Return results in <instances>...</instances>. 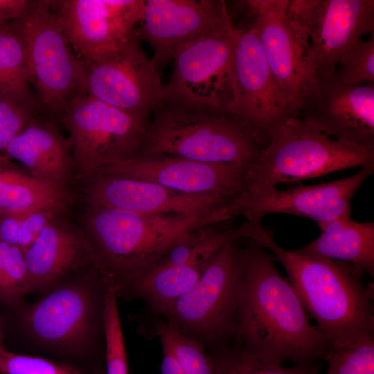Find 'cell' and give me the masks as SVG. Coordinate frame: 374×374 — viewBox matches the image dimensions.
<instances>
[{"mask_svg": "<svg viewBox=\"0 0 374 374\" xmlns=\"http://www.w3.org/2000/svg\"><path fill=\"white\" fill-rule=\"evenodd\" d=\"M118 299L113 283L107 280L104 315L106 374H128L127 353L119 316Z\"/></svg>", "mask_w": 374, "mask_h": 374, "instance_id": "cell-29", "label": "cell"}, {"mask_svg": "<svg viewBox=\"0 0 374 374\" xmlns=\"http://www.w3.org/2000/svg\"><path fill=\"white\" fill-rule=\"evenodd\" d=\"M373 172L374 165H371L350 177L330 182L242 193L224 213L228 220L242 216L257 222L267 214H290L312 220L321 229L332 220L350 215L353 197Z\"/></svg>", "mask_w": 374, "mask_h": 374, "instance_id": "cell-15", "label": "cell"}, {"mask_svg": "<svg viewBox=\"0 0 374 374\" xmlns=\"http://www.w3.org/2000/svg\"><path fill=\"white\" fill-rule=\"evenodd\" d=\"M0 68L21 91L35 99L29 84L22 42L9 23L0 27Z\"/></svg>", "mask_w": 374, "mask_h": 374, "instance_id": "cell-32", "label": "cell"}, {"mask_svg": "<svg viewBox=\"0 0 374 374\" xmlns=\"http://www.w3.org/2000/svg\"><path fill=\"white\" fill-rule=\"evenodd\" d=\"M321 233L305 246L294 250L307 256L349 263L374 275V223L341 216L326 225Z\"/></svg>", "mask_w": 374, "mask_h": 374, "instance_id": "cell-23", "label": "cell"}, {"mask_svg": "<svg viewBox=\"0 0 374 374\" xmlns=\"http://www.w3.org/2000/svg\"><path fill=\"white\" fill-rule=\"evenodd\" d=\"M233 339L247 353L282 365L316 364L330 348L309 321L296 291L277 270L274 257L243 238Z\"/></svg>", "mask_w": 374, "mask_h": 374, "instance_id": "cell-1", "label": "cell"}, {"mask_svg": "<svg viewBox=\"0 0 374 374\" xmlns=\"http://www.w3.org/2000/svg\"><path fill=\"white\" fill-rule=\"evenodd\" d=\"M1 374H82L76 369L37 356L3 350L0 353Z\"/></svg>", "mask_w": 374, "mask_h": 374, "instance_id": "cell-34", "label": "cell"}, {"mask_svg": "<svg viewBox=\"0 0 374 374\" xmlns=\"http://www.w3.org/2000/svg\"><path fill=\"white\" fill-rule=\"evenodd\" d=\"M286 15L307 44L318 78L335 75L340 56L374 30L373 0H294Z\"/></svg>", "mask_w": 374, "mask_h": 374, "instance_id": "cell-13", "label": "cell"}, {"mask_svg": "<svg viewBox=\"0 0 374 374\" xmlns=\"http://www.w3.org/2000/svg\"><path fill=\"white\" fill-rule=\"evenodd\" d=\"M9 24L22 42L29 84L42 107L60 116L72 102L88 95L83 62L51 1H29L21 16Z\"/></svg>", "mask_w": 374, "mask_h": 374, "instance_id": "cell-7", "label": "cell"}, {"mask_svg": "<svg viewBox=\"0 0 374 374\" xmlns=\"http://www.w3.org/2000/svg\"><path fill=\"white\" fill-rule=\"evenodd\" d=\"M56 213L39 211L0 217V240L24 251L37 238Z\"/></svg>", "mask_w": 374, "mask_h": 374, "instance_id": "cell-33", "label": "cell"}, {"mask_svg": "<svg viewBox=\"0 0 374 374\" xmlns=\"http://www.w3.org/2000/svg\"><path fill=\"white\" fill-rule=\"evenodd\" d=\"M336 78L353 86L374 84V34L366 41L361 39L339 57Z\"/></svg>", "mask_w": 374, "mask_h": 374, "instance_id": "cell-31", "label": "cell"}, {"mask_svg": "<svg viewBox=\"0 0 374 374\" xmlns=\"http://www.w3.org/2000/svg\"><path fill=\"white\" fill-rule=\"evenodd\" d=\"M8 99L20 102H36L21 91L0 68V100Z\"/></svg>", "mask_w": 374, "mask_h": 374, "instance_id": "cell-37", "label": "cell"}, {"mask_svg": "<svg viewBox=\"0 0 374 374\" xmlns=\"http://www.w3.org/2000/svg\"><path fill=\"white\" fill-rule=\"evenodd\" d=\"M242 240L229 242L188 292L155 312L208 350L234 337Z\"/></svg>", "mask_w": 374, "mask_h": 374, "instance_id": "cell-8", "label": "cell"}, {"mask_svg": "<svg viewBox=\"0 0 374 374\" xmlns=\"http://www.w3.org/2000/svg\"><path fill=\"white\" fill-rule=\"evenodd\" d=\"M28 4L27 0H0V27L20 17Z\"/></svg>", "mask_w": 374, "mask_h": 374, "instance_id": "cell-36", "label": "cell"}, {"mask_svg": "<svg viewBox=\"0 0 374 374\" xmlns=\"http://www.w3.org/2000/svg\"><path fill=\"white\" fill-rule=\"evenodd\" d=\"M60 116L70 133L77 164L95 174L104 167L139 155L151 118L89 95L72 102Z\"/></svg>", "mask_w": 374, "mask_h": 374, "instance_id": "cell-9", "label": "cell"}, {"mask_svg": "<svg viewBox=\"0 0 374 374\" xmlns=\"http://www.w3.org/2000/svg\"><path fill=\"white\" fill-rule=\"evenodd\" d=\"M30 293L24 251L0 240V301L17 306Z\"/></svg>", "mask_w": 374, "mask_h": 374, "instance_id": "cell-28", "label": "cell"}, {"mask_svg": "<svg viewBox=\"0 0 374 374\" xmlns=\"http://www.w3.org/2000/svg\"><path fill=\"white\" fill-rule=\"evenodd\" d=\"M3 350H5V348L3 344V332L1 323L0 321V353L2 352Z\"/></svg>", "mask_w": 374, "mask_h": 374, "instance_id": "cell-39", "label": "cell"}, {"mask_svg": "<svg viewBox=\"0 0 374 374\" xmlns=\"http://www.w3.org/2000/svg\"><path fill=\"white\" fill-rule=\"evenodd\" d=\"M211 260L159 264L136 279L123 296L141 299L155 312L188 292Z\"/></svg>", "mask_w": 374, "mask_h": 374, "instance_id": "cell-24", "label": "cell"}, {"mask_svg": "<svg viewBox=\"0 0 374 374\" xmlns=\"http://www.w3.org/2000/svg\"><path fill=\"white\" fill-rule=\"evenodd\" d=\"M323 359L328 364L326 374H374V334L348 346L330 347Z\"/></svg>", "mask_w": 374, "mask_h": 374, "instance_id": "cell-30", "label": "cell"}, {"mask_svg": "<svg viewBox=\"0 0 374 374\" xmlns=\"http://www.w3.org/2000/svg\"><path fill=\"white\" fill-rule=\"evenodd\" d=\"M298 116L332 139L374 149V84L348 85L335 75L319 78Z\"/></svg>", "mask_w": 374, "mask_h": 374, "instance_id": "cell-19", "label": "cell"}, {"mask_svg": "<svg viewBox=\"0 0 374 374\" xmlns=\"http://www.w3.org/2000/svg\"><path fill=\"white\" fill-rule=\"evenodd\" d=\"M162 362L161 364V374H181L179 366L170 348L161 344Z\"/></svg>", "mask_w": 374, "mask_h": 374, "instance_id": "cell-38", "label": "cell"}, {"mask_svg": "<svg viewBox=\"0 0 374 374\" xmlns=\"http://www.w3.org/2000/svg\"><path fill=\"white\" fill-rule=\"evenodd\" d=\"M138 30L118 46L82 60L87 94L124 111L151 117L163 84L139 42Z\"/></svg>", "mask_w": 374, "mask_h": 374, "instance_id": "cell-14", "label": "cell"}, {"mask_svg": "<svg viewBox=\"0 0 374 374\" xmlns=\"http://www.w3.org/2000/svg\"><path fill=\"white\" fill-rule=\"evenodd\" d=\"M235 32L229 17L220 28L181 47L172 59L162 101L226 113L233 98Z\"/></svg>", "mask_w": 374, "mask_h": 374, "instance_id": "cell-10", "label": "cell"}, {"mask_svg": "<svg viewBox=\"0 0 374 374\" xmlns=\"http://www.w3.org/2000/svg\"><path fill=\"white\" fill-rule=\"evenodd\" d=\"M235 28L233 98L226 113L264 148L280 126L297 116L276 86L256 30Z\"/></svg>", "mask_w": 374, "mask_h": 374, "instance_id": "cell-11", "label": "cell"}, {"mask_svg": "<svg viewBox=\"0 0 374 374\" xmlns=\"http://www.w3.org/2000/svg\"><path fill=\"white\" fill-rule=\"evenodd\" d=\"M229 17L224 1L147 0L138 30L154 50L160 73L185 45L220 28Z\"/></svg>", "mask_w": 374, "mask_h": 374, "instance_id": "cell-17", "label": "cell"}, {"mask_svg": "<svg viewBox=\"0 0 374 374\" xmlns=\"http://www.w3.org/2000/svg\"><path fill=\"white\" fill-rule=\"evenodd\" d=\"M152 115L140 154L250 166L262 148L250 131L223 112L161 101Z\"/></svg>", "mask_w": 374, "mask_h": 374, "instance_id": "cell-4", "label": "cell"}, {"mask_svg": "<svg viewBox=\"0 0 374 374\" xmlns=\"http://www.w3.org/2000/svg\"><path fill=\"white\" fill-rule=\"evenodd\" d=\"M107 279L91 274L64 278L20 313V325L42 348L69 355L89 352L104 338Z\"/></svg>", "mask_w": 374, "mask_h": 374, "instance_id": "cell-6", "label": "cell"}, {"mask_svg": "<svg viewBox=\"0 0 374 374\" xmlns=\"http://www.w3.org/2000/svg\"><path fill=\"white\" fill-rule=\"evenodd\" d=\"M65 203L64 189L0 166V217L39 211L57 214Z\"/></svg>", "mask_w": 374, "mask_h": 374, "instance_id": "cell-25", "label": "cell"}, {"mask_svg": "<svg viewBox=\"0 0 374 374\" xmlns=\"http://www.w3.org/2000/svg\"><path fill=\"white\" fill-rule=\"evenodd\" d=\"M222 222L217 215L140 214L94 208L89 229L97 269L110 280L118 298L157 266L176 244L194 230Z\"/></svg>", "mask_w": 374, "mask_h": 374, "instance_id": "cell-3", "label": "cell"}, {"mask_svg": "<svg viewBox=\"0 0 374 374\" xmlns=\"http://www.w3.org/2000/svg\"><path fill=\"white\" fill-rule=\"evenodd\" d=\"M374 165V149L334 139L299 116L274 133L249 166L243 193L294 183L353 167Z\"/></svg>", "mask_w": 374, "mask_h": 374, "instance_id": "cell-5", "label": "cell"}, {"mask_svg": "<svg viewBox=\"0 0 374 374\" xmlns=\"http://www.w3.org/2000/svg\"><path fill=\"white\" fill-rule=\"evenodd\" d=\"M252 240L283 266L330 347L348 346L374 334L373 287L364 285L362 271L345 262L287 251L264 226Z\"/></svg>", "mask_w": 374, "mask_h": 374, "instance_id": "cell-2", "label": "cell"}, {"mask_svg": "<svg viewBox=\"0 0 374 374\" xmlns=\"http://www.w3.org/2000/svg\"><path fill=\"white\" fill-rule=\"evenodd\" d=\"M248 26L258 35L271 73L281 95L298 116L319 78L307 44L286 15L290 0H249Z\"/></svg>", "mask_w": 374, "mask_h": 374, "instance_id": "cell-12", "label": "cell"}, {"mask_svg": "<svg viewBox=\"0 0 374 374\" xmlns=\"http://www.w3.org/2000/svg\"><path fill=\"white\" fill-rule=\"evenodd\" d=\"M145 0L51 1L78 57L82 60L118 46L136 30Z\"/></svg>", "mask_w": 374, "mask_h": 374, "instance_id": "cell-18", "label": "cell"}, {"mask_svg": "<svg viewBox=\"0 0 374 374\" xmlns=\"http://www.w3.org/2000/svg\"><path fill=\"white\" fill-rule=\"evenodd\" d=\"M89 190L93 208H112L140 214L217 215L232 202L208 194H186L159 184L97 174Z\"/></svg>", "mask_w": 374, "mask_h": 374, "instance_id": "cell-20", "label": "cell"}, {"mask_svg": "<svg viewBox=\"0 0 374 374\" xmlns=\"http://www.w3.org/2000/svg\"></svg>", "mask_w": 374, "mask_h": 374, "instance_id": "cell-41", "label": "cell"}, {"mask_svg": "<svg viewBox=\"0 0 374 374\" xmlns=\"http://www.w3.org/2000/svg\"><path fill=\"white\" fill-rule=\"evenodd\" d=\"M214 365V374H318L321 366L296 364L291 368L262 361L240 345L226 344L208 350Z\"/></svg>", "mask_w": 374, "mask_h": 374, "instance_id": "cell-26", "label": "cell"}, {"mask_svg": "<svg viewBox=\"0 0 374 374\" xmlns=\"http://www.w3.org/2000/svg\"><path fill=\"white\" fill-rule=\"evenodd\" d=\"M154 335L175 356L181 374H214V365L206 346L165 321L155 326Z\"/></svg>", "mask_w": 374, "mask_h": 374, "instance_id": "cell-27", "label": "cell"}, {"mask_svg": "<svg viewBox=\"0 0 374 374\" xmlns=\"http://www.w3.org/2000/svg\"><path fill=\"white\" fill-rule=\"evenodd\" d=\"M249 167L166 154H139L104 167L96 174L150 181L186 194L220 195L233 202L247 186Z\"/></svg>", "mask_w": 374, "mask_h": 374, "instance_id": "cell-16", "label": "cell"}, {"mask_svg": "<svg viewBox=\"0 0 374 374\" xmlns=\"http://www.w3.org/2000/svg\"><path fill=\"white\" fill-rule=\"evenodd\" d=\"M5 151L28 168L32 176L64 189L70 169L68 145L52 125L34 117Z\"/></svg>", "mask_w": 374, "mask_h": 374, "instance_id": "cell-22", "label": "cell"}, {"mask_svg": "<svg viewBox=\"0 0 374 374\" xmlns=\"http://www.w3.org/2000/svg\"><path fill=\"white\" fill-rule=\"evenodd\" d=\"M87 248L69 229L51 221L24 251L32 292L44 293L82 263Z\"/></svg>", "mask_w": 374, "mask_h": 374, "instance_id": "cell-21", "label": "cell"}, {"mask_svg": "<svg viewBox=\"0 0 374 374\" xmlns=\"http://www.w3.org/2000/svg\"><path fill=\"white\" fill-rule=\"evenodd\" d=\"M0 374H1V373H0Z\"/></svg>", "mask_w": 374, "mask_h": 374, "instance_id": "cell-40", "label": "cell"}, {"mask_svg": "<svg viewBox=\"0 0 374 374\" xmlns=\"http://www.w3.org/2000/svg\"><path fill=\"white\" fill-rule=\"evenodd\" d=\"M36 102L0 100V152L35 117Z\"/></svg>", "mask_w": 374, "mask_h": 374, "instance_id": "cell-35", "label": "cell"}]
</instances>
